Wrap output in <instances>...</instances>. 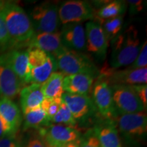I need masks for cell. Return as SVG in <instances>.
I'll return each mask as SVG.
<instances>
[{
  "mask_svg": "<svg viewBox=\"0 0 147 147\" xmlns=\"http://www.w3.org/2000/svg\"><path fill=\"white\" fill-rule=\"evenodd\" d=\"M14 47L28 45L35 32L30 18L21 7L12 2H5L0 10Z\"/></svg>",
  "mask_w": 147,
  "mask_h": 147,
  "instance_id": "7a4b0ae2",
  "label": "cell"
},
{
  "mask_svg": "<svg viewBox=\"0 0 147 147\" xmlns=\"http://www.w3.org/2000/svg\"><path fill=\"white\" fill-rule=\"evenodd\" d=\"M45 100L41 84L32 83L23 87L20 91V102L23 115L31 110L39 108Z\"/></svg>",
  "mask_w": 147,
  "mask_h": 147,
  "instance_id": "44dd1931",
  "label": "cell"
},
{
  "mask_svg": "<svg viewBox=\"0 0 147 147\" xmlns=\"http://www.w3.org/2000/svg\"><path fill=\"white\" fill-rule=\"evenodd\" d=\"M0 119L4 127L6 136L16 135L22 123L21 110L10 99H0Z\"/></svg>",
  "mask_w": 147,
  "mask_h": 147,
  "instance_id": "4fadbf2b",
  "label": "cell"
},
{
  "mask_svg": "<svg viewBox=\"0 0 147 147\" xmlns=\"http://www.w3.org/2000/svg\"><path fill=\"white\" fill-rule=\"evenodd\" d=\"M100 75L107 80L110 85H138L144 84L147 82V68H127L115 70L111 68H104Z\"/></svg>",
  "mask_w": 147,
  "mask_h": 147,
  "instance_id": "8fae6325",
  "label": "cell"
},
{
  "mask_svg": "<svg viewBox=\"0 0 147 147\" xmlns=\"http://www.w3.org/2000/svg\"><path fill=\"white\" fill-rule=\"evenodd\" d=\"M12 48H14V45L7 31L3 16L0 13V52L8 51Z\"/></svg>",
  "mask_w": 147,
  "mask_h": 147,
  "instance_id": "83f0119b",
  "label": "cell"
},
{
  "mask_svg": "<svg viewBox=\"0 0 147 147\" xmlns=\"http://www.w3.org/2000/svg\"><path fill=\"white\" fill-rule=\"evenodd\" d=\"M100 147H121L118 129L113 120L106 119L93 129Z\"/></svg>",
  "mask_w": 147,
  "mask_h": 147,
  "instance_id": "ffe728a7",
  "label": "cell"
},
{
  "mask_svg": "<svg viewBox=\"0 0 147 147\" xmlns=\"http://www.w3.org/2000/svg\"><path fill=\"white\" fill-rule=\"evenodd\" d=\"M58 69L64 75L83 74L95 79L100 76V71L91 58L83 52L65 49L55 57Z\"/></svg>",
  "mask_w": 147,
  "mask_h": 147,
  "instance_id": "3957f363",
  "label": "cell"
},
{
  "mask_svg": "<svg viewBox=\"0 0 147 147\" xmlns=\"http://www.w3.org/2000/svg\"><path fill=\"white\" fill-rule=\"evenodd\" d=\"M97 79L92 89V101L101 116L114 120L118 115L114 104L111 86L100 74Z\"/></svg>",
  "mask_w": 147,
  "mask_h": 147,
  "instance_id": "8992f818",
  "label": "cell"
},
{
  "mask_svg": "<svg viewBox=\"0 0 147 147\" xmlns=\"http://www.w3.org/2000/svg\"><path fill=\"white\" fill-rule=\"evenodd\" d=\"M58 8L57 3L47 1L40 3L33 8L30 20L35 33L59 32L61 22L59 18Z\"/></svg>",
  "mask_w": 147,
  "mask_h": 147,
  "instance_id": "5b68a950",
  "label": "cell"
},
{
  "mask_svg": "<svg viewBox=\"0 0 147 147\" xmlns=\"http://www.w3.org/2000/svg\"><path fill=\"white\" fill-rule=\"evenodd\" d=\"M86 50L99 61L106 57L108 42L101 25L97 22L91 21L85 25Z\"/></svg>",
  "mask_w": 147,
  "mask_h": 147,
  "instance_id": "30bf717a",
  "label": "cell"
},
{
  "mask_svg": "<svg viewBox=\"0 0 147 147\" xmlns=\"http://www.w3.org/2000/svg\"><path fill=\"white\" fill-rule=\"evenodd\" d=\"M99 24L102 27L108 41L111 42L122 31L123 16H119L110 19L105 20Z\"/></svg>",
  "mask_w": 147,
  "mask_h": 147,
  "instance_id": "d4e9b609",
  "label": "cell"
},
{
  "mask_svg": "<svg viewBox=\"0 0 147 147\" xmlns=\"http://www.w3.org/2000/svg\"><path fill=\"white\" fill-rule=\"evenodd\" d=\"M147 65V42L145 41L142 45L140 51L137 57L129 65V68L140 69L146 67Z\"/></svg>",
  "mask_w": 147,
  "mask_h": 147,
  "instance_id": "f1b7e54d",
  "label": "cell"
},
{
  "mask_svg": "<svg viewBox=\"0 0 147 147\" xmlns=\"http://www.w3.org/2000/svg\"><path fill=\"white\" fill-rule=\"evenodd\" d=\"M38 134L47 146L74 142L81 137L80 132L77 129L56 124H51L40 129Z\"/></svg>",
  "mask_w": 147,
  "mask_h": 147,
  "instance_id": "7c38bea8",
  "label": "cell"
},
{
  "mask_svg": "<svg viewBox=\"0 0 147 147\" xmlns=\"http://www.w3.org/2000/svg\"><path fill=\"white\" fill-rule=\"evenodd\" d=\"M125 10L126 3L123 1H105L104 4L95 12V22L100 23L105 20L123 16Z\"/></svg>",
  "mask_w": 147,
  "mask_h": 147,
  "instance_id": "603a6c76",
  "label": "cell"
},
{
  "mask_svg": "<svg viewBox=\"0 0 147 147\" xmlns=\"http://www.w3.org/2000/svg\"><path fill=\"white\" fill-rule=\"evenodd\" d=\"M142 45L138 30L134 25H129L121 31L111 41L110 68L115 69L130 65L135 61Z\"/></svg>",
  "mask_w": 147,
  "mask_h": 147,
  "instance_id": "6da1fadb",
  "label": "cell"
},
{
  "mask_svg": "<svg viewBox=\"0 0 147 147\" xmlns=\"http://www.w3.org/2000/svg\"><path fill=\"white\" fill-rule=\"evenodd\" d=\"M121 135L130 140H140L146 136L147 117L146 112L125 114L117 116L114 119Z\"/></svg>",
  "mask_w": 147,
  "mask_h": 147,
  "instance_id": "52a82bcc",
  "label": "cell"
},
{
  "mask_svg": "<svg viewBox=\"0 0 147 147\" xmlns=\"http://www.w3.org/2000/svg\"><path fill=\"white\" fill-rule=\"evenodd\" d=\"M2 57L23 85L31 83L30 66L27 51L12 49L3 54Z\"/></svg>",
  "mask_w": 147,
  "mask_h": 147,
  "instance_id": "9a60e30c",
  "label": "cell"
},
{
  "mask_svg": "<svg viewBox=\"0 0 147 147\" xmlns=\"http://www.w3.org/2000/svg\"><path fill=\"white\" fill-rule=\"evenodd\" d=\"M26 147H47V146L43 139L38 134L30 137L27 143Z\"/></svg>",
  "mask_w": 147,
  "mask_h": 147,
  "instance_id": "836d02e7",
  "label": "cell"
},
{
  "mask_svg": "<svg viewBox=\"0 0 147 147\" xmlns=\"http://www.w3.org/2000/svg\"><path fill=\"white\" fill-rule=\"evenodd\" d=\"M5 2H6V1H1V0H0V10H1V8H2L3 7V5H5Z\"/></svg>",
  "mask_w": 147,
  "mask_h": 147,
  "instance_id": "8d00e7d4",
  "label": "cell"
},
{
  "mask_svg": "<svg viewBox=\"0 0 147 147\" xmlns=\"http://www.w3.org/2000/svg\"><path fill=\"white\" fill-rule=\"evenodd\" d=\"M110 86L114 104L118 116L145 112L142 103L131 86L122 84Z\"/></svg>",
  "mask_w": 147,
  "mask_h": 147,
  "instance_id": "9c48e42d",
  "label": "cell"
},
{
  "mask_svg": "<svg viewBox=\"0 0 147 147\" xmlns=\"http://www.w3.org/2000/svg\"><path fill=\"white\" fill-rule=\"evenodd\" d=\"M23 84L6 63L2 55L0 56V96L12 99L19 94Z\"/></svg>",
  "mask_w": 147,
  "mask_h": 147,
  "instance_id": "e0dca14e",
  "label": "cell"
},
{
  "mask_svg": "<svg viewBox=\"0 0 147 147\" xmlns=\"http://www.w3.org/2000/svg\"><path fill=\"white\" fill-rule=\"evenodd\" d=\"M79 144H80V139H79L78 140L74 141V142L64 143V144H59L55 145V146H53L47 147H79Z\"/></svg>",
  "mask_w": 147,
  "mask_h": 147,
  "instance_id": "e575fe53",
  "label": "cell"
},
{
  "mask_svg": "<svg viewBox=\"0 0 147 147\" xmlns=\"http://www.w3.org/2000/svg\"><path fill=\"white\" fill-rule=\"evenodd\" d=\"M30 66L31 84H42L58 69L54 57L36 48L27 49Z\"/></svg>",
  "mask_w": 147,
  "mask_h": 147,
  "instance_id": "277c9868",
  "label": "cell"
},
{
  "mask_svg": "<svg viewBox=\"0 0 147 147\" xmlns=\"http://www.w3.org/2000/svg\"><path fill=\"white\" fill-rule=\"evenodd\" d=\"M63 101L61 98L59 99H48L45 98L42 102L40 108L45 111L49 121L56 115L59 109L61 104Z\"/></svg>",
  "mask_w": 147,
  "mask_h": 147,
  "instance_id": "4316f807",
  "label": "cell"
},
{
  "mask_svg": "<svg viewBox=\"0 0 147 147\" xmlns=\"http://www.w3.org/2000/svg\"><path fill=\"white\" fill-rule=\"evenodd\" d=\"M23 115L24 130H27L29 129H40L51 125L49 118L41 108L31 110Z\"/></svg>",
  "mask_w": 147,
  "mask_h": 147,
  "instance_id": "cb8c5ba5",
  "label": "cell"
},
{
  "mask_svg": "<svg viewBox=\"0 0 147 147\" xmlns=\"http://www.w3.org/2000/svg\"><path fill=\"white\" fill-rule=\"evenodd\" d=\"M27 46L29 48H36L45 51L54 57L66 49L61 40L59 32L35 33Z\"/></svg>",
  "mask_w": 147,
  "mask_h": 147,
  "instance_id": "ac0fdd59",
  "label": "cell"
},
{
  "mask_svg": "<svg viewBox=\"0 0 147 147\" xmlns=\"http://www.w3.org/2000/svg\"><path fill=\"white\" fill-rule=\"evenodd\" d=\"M0 147H21V144L16 135H10L0 139Z\"/></svg>",
  "mask_w": 147,
  "mask_h": 147,
  "instance_id": "1f68e13d",
  "label": "cell"
},
{
  "mask_svg": "<svg viewBox=\"0 0 147 147\" xmlns=\"http://www.w3.org/2000/svg\"><path fill=\"white\" fill-rule=\"evenodd\" d=\"M129 10L131 15L138 14L144 8V3L141 0H129Z\"/></svg>",
  "mask_w": 147,
  "mask_h": 147,
  "instance_id": "d6a6232c",
  "label": "cell"
},
{
  "mask_svg": "<svg viewBox=\"0 0 147 147\" xmlns=\"http://www.w3.org/2000/svg\"><path fill=\"white\" fill-rule=\"evenodd\" d=\"M5 136H6V134H5L4 127H3L2 122H1V119H0V139H1V138Z\"/></svg>",
  "mask_w": 147,
  "mask_h": 147,
  "instance_id": "d590c367",
  "label": "cell"
},
{
  "mask_svg": "<svg viewBox=\"0 0 147 147\" xmlns=\"http://www.w3.org/2000/svg\"><path fill=\"white\" fill-rule=\"evenodd\" d=\"M51 124L61 125L76 128L78 123L76 119L73 117L67 106L64 104L63 102H62L58 112L51 119Z\"/></svg>",
  "mask_w": 147,
  "mask_h": 147,
  "instance_id": "484cf974",
  "label": "cell"
},
{
  "mask_svg": "<svg viewBox=\"0 0 147 147\" xmlns=\"http://www.w3.org/2000/svg\"><path fill=\"white\" fill-rule=\"evenodd\" d=\"M61 99L76 121L84 120L97 111L92 99L87 95L64 93Z\"/></svg>",
  "mask_w": 147,
  "mask_h": 147,
  "instance_id": "2e32d148",
  "label": "cell"
},
{
  "mask_svg": "<svg viewBox=\"0 0 147 147\" xmlns=\"http://www.w3.org/2000/svg\"><path fill=\"white\" fill-rule=\"evenodd\" d=\"M79 147H100V142L93 129L80 137Z\"/></svg>",
  "mask_w": 147,
  "mask_h": 147,
  "instance_id": "f546056e",
  "label": "cell"
},
{
  "mask_svg": "<svg viewBox=\"0 0 147 147\" xmlns=\"http://www.w3.org/2000/svg\"><path fill=\"white\" fill-rule=\"evenodd\" d=\"M59 18L61 23H81L95 19V10L87 1L71 0L61 3L58 8Z\"/></svg>",
  "mask_w": 147,
  "mask_h": 147,
  "instance_id": "ba28073f",
  "label": "cell"
},
{
  "mask_svg": "<svg viewBox=\"0 0 147 147\" xmlns=\"http://www.w3.org/2000/svg\"><path fill=\"white\" fill-rule=\"evenodd\" d=\"M65 75L60 71L54 72L41 84V89L45 98H61L64 93L63 81Z\"/></svg>",
  "mask_w": 147,
  "mask_h": 147,
  "instance_id": "7402d4cb",
  "label": "cell"
},
{
  "mask_svg": "<svg viewBox=\"0 0 147 147\" xmlns=\"http://www.w3.org/2000/svg\"><path fill=\"white\" fill-rule=\"evenodd\" d=\"M135 93H136L138 97L142 103L144 110L147 108V85L144 84H138V85L131 86Z\"/></svg>",
  "mask_w": 147,
  "mask_h": 147,
  "instance_id": "4dcf8cb0",
  "label": "cell"
},
{
  "mask_svg": "<svg viewBox=\"0 0 147 147\" xmlns=\"http://www.w3.org/2000/svg\"><path fill=\"white\" fill-rule=\"evenodd\" d=\"M59 33L62 44L66 49L80 52L86 50L85 29L81 23L64 24Z\"/></svg>",
  "mask_w": 147,
  "mask_h": 147,
  "instance_id": "5bb4252c",
  "label": "cell"
},
{
  "mask_svg": "<svg viewBox=\"0 0 147 147\" xmlns=\"http://www.w3.org/2000/svg\"><path fill=\"white\" fill-rule=\"evenodd\" d=\"M94 80L93 76L83 74L67 75L63 78V91L70 94L89 96Z\"/></svg>",
  "mask_w": 147,
  "mask_h": 147,
  "instance_id": "d6986e66",
  "label": "cell"
}]
</instances>
